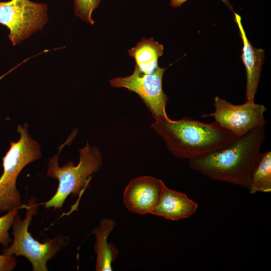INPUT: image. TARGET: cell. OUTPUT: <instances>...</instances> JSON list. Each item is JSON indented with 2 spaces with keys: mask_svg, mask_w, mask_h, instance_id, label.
<instances>
[{
  "mask_svg": "<svg viewBox=\"0 0 271 271\" xmlns=\"http://www.w3.org/2000/svg\"><path fill=\"white\" fill-rule=\"evenodd\" d=\"M166 68L158 66L151 74H145L134 67L133 73L126 77L109 80L111 86L127 89L143 100L155 120L169 118L166 110L169 98L163 91L162 81Z\"/></svg>",
  "mask_w": 271,
  "mask_h": 271,
  "instance_id": "8",
  "label": "cell"
},
{
  "mask_svg": "<svg viewBox=\"0 0 271 271\" xmlns=\"http://www.w3.org/2000/svg\"><path fill=\"white\" fill-rule=\"evenodd\" d=\"M187 0H171L170 6L174 8L180 7L183 3ZM226 5H227L231 10H232V7L230 5L228 0H221Z\"/></svg>",
  "mask_w": 271,
  "mask_h": 271,
  "instance_id": "18",
  "label": "cell"
},
{
  "mask_svg": "<svg viewBox=\"0 0 271 271\" xmlns=\"http://www.w3.org/2000/svg\"><path fill=\"white\" fill-rule=\"evenodd\" d=\"M101 1L73 0L75 15L85 22L93 25L94 21L92 18V12L99 6Z\"/></svg>",
  "mask_w": 271,
  "mask_h": 271,
  "instance_id": "15",
  "label": "cell"
},
{
  "mask_svg": "<svg viewBox=\"0 0 271 271\" xmlns=\"http://www.w3.org/2000/svg\"><path fill=\"white\" fill-rule=\"evenodd\" d=\"M166 185L160 179L144 176L131 180L123 194L126 208L141 215L152 213Z\"/></svg>",
  "mask_w": 271,
  "mask_h": 271,
  "instance_id": "9",
  "label": "cell"
},
{
  "mask_svg": "<svg viewBox=\"0 0 271 271\" xmlns=\"http://www.w3.org/2000/svg\"><path fill=\"white\" fill-rule=\"evenodd\" d=\"M115 225L113 220L104 219L92 232L96 240L94 250L96 254V271L112 270V263L116 260L119 252L114 244L107 242V238Z\"/></svg>",
  "mask_w": 271,
  "mask_h": 271,
  "instance_id": "12",
  "label": "cell"
},
{
  "mask_svg": "<svg viewBox=\"0 0 271 271\" xmlns=\"http://www.w3.org/2000/svg\"><path fill=\"white\" fill-rule=\"evenodd\" d=\"M265 133V126L256 128L225 147L189 160V167L211 179L247 189L263 154Z\"/></svg>",
  "mask_w": 271,
  "mask_h": 271,
  "instance_id": "1",
  "label": "cell"
},
{
  "mask_svg": "<svg viewBox=\"0 0 271 271\" xmlns=\"http://www.w3.org/2000/svg\"><path fill=\"white\" fill-rule=\"evenodd\" d=\"M247 189L251 194L271 191V152L263 154L251 174Z\"/></svg>",
  "mask_w": 271,
  "mask_h": 271,
  "instance_id": "14",
  "label": "cell"
},
{
  "mask_svg": "<svg viewBox=\"0 0 271 271\" xmlns=\"http://www.w3.org/2000/svg\"><path fill=\"white\" fill-rule=\"evenodd\" d=\"M235 21L238 27L243 42L241 58L246 71V100L254 101L261 73L264 52L254 48L248 40L241 23V17L234 13Z\"/></svg>",
  "mask_w": 271,
  "mask_h": 271,
  "instance_id": "11",
  "label": "cell"
},
{
  "mask_svg": "<svg viewBox=\"0 0 271 271\" xmlns=\"http://www.w3.org/2000/svg\"><path fill=\"white\" fill-rule=\"evenodd\" d=\"M215 110L202 116H211L223 128L230 132L237 138L251 130L265 126V106L254 101L235 105L218 96L214 98Z\"/></svg>",
  "mask_w": 271,
  "mask_h": 271,
  "instance_id": "7",
  "label": "cell"
},
{
  "mask_svg": "<svg viewBox=\"0 0 271 271\" xmlns=\"http://www.w3.org/2000/svg\"><path fill=\"white\" fill-rule=\"evenodd\" d=\"M163 51V45L153 38H143L127 53L134 58L136 68L145 74H151L159 66L158 59Z\"/></svg>",
  "mask_w": 271,
  "mask_h": 271,
  "instance_id": "13",
  "label": "cell"
},
{
  "mask_svg": "<svg viewBox=\"0 0 271 271\" xmlns=\"http://www.w3.org/2000/svg\"><path fill=\"white\" fill-rule=\"evenodd\" d=\"M151 127L174 156L188 160L225 147L237 139L215 121L205 123L190 117L156 119Z\"/></svg>",
  "mask_w": 271,
  "mask_h": 271,
  "instance_id": "2",
  "label": "cell"
},
{
  "mask_svg": "<svg viewBox=\"0 0 271 271\" xmlns=\"http://www.w3.org/2000/svg\"><path fill=\"white\" fill-rule=\"evenodd\" d=\"M19 140L11 142L10 147L3 158V173L0 177V211L24 208L20 192L16 187L18 176L29 164L42 155L39 143L28 132V124L18 125Z\"/></svg>",
  "mask_w": 271,
  "mask_h": 271,
  "instance_id": "5",
  "label": "cell"
},
{
  "mask_svg": "<svg viewBox=\"0 0 271 271\" xmlns=\"http://www.w3.org/2000/svg\"><path fill=\"white\" fill-rule=\"evenodd\" d=\"M39 204L32 197L24 205L26 209L25 217L22 220L18 213L13 226L14 237L10 246L2 250L4 255L15 257L22 256L31 262L33 271H47V262L54 257L58 252L65 247L69 241L68 238L62 235L52 239L46 238L41 243L36 240L29 231V227L34 215L37 213Z\"/></svg>",
  "mask_w": 271,
  "mask_h": 271,
  "instance_id": "4",
  "label": "cell"
},
{
  "mask_svg": "<svg viewBox=\"0 0 271 271\" xmlns=\"http://www.w3.org/2000/svg\"><path fill=\"white\" fill-rule=\"evenodd\" d=\"M47 9L46 4L30 0L0 2V24L10 30L13 45L43 29L48 20Z\"/></svg>",
  "mask_w": 271,
  "mask_h": 271,
  "instance_id": "6",
  "label": "cell"
},
{
  "mask_svg": "<svg viewBox=\"0 0 271 271\" xmlns=\"http://www.w3.org/2000/svg\"><path fill=\"white\" fill-rule=\"evenodd\" d=\"M19 209L18 208L11 209L5 215L0 216V244H1L4 247L8 246L9 243L12 241L8 231L13 224Z\"/></svg>",
  "mask_w": 271,
  "mask_h": 271,
  "instance_id": "16",
  "label": "cell"
},
{
  "mask_svg": "<svg viewBox=\"0 0 271 271\" xmlns=\"http://www.w3.org/2000/svg\"><path fill=\"white\" fill-rule=\"evenodd\" d=\"M197 208V203L185 194L166 186L151 214L168 220H179L191 217Z\"/></svg>",
  "mask_w": 271,
  "mask_h": 271,
  "instance_id": "10",
  "label": "cell"
},
{
  "mask_svg": "<svg viewBox=\"0 0 271 271\" xmlns=\"http://www.w3.org/2000/svg\"><path fill=\"white\" fill-rule=\"evenodd\" d=\"M18 261L13 256L0 254V271H11L15 269Z\"/></svg>",
  "mask_w": 271,
  "mask_h": 271,
  "instance_id": "17",
  "label": "cell"
},
{
  "mask_svg": "<svg viewBox=\"0 0 271 271\" xmlns=\"http://www.w3.org/2000/svg\"><path fill=\"white\" fill-rule=\"evenodd\" d=\"M77 131H73L67 140L59 147L58 153L54 155L48 164L47 176L57 179L59 182L57 191L53 197L44 203L46 208H61L67 198L79 196L88 185L94 173L102 166L100 152L95 146L88 143L79 149V162L75 165L69 162L62 167L59 165V155L67 144L71 143L76 136Z\"/></svg>",
  "mask_w": 271,
  "mask_h": 271,
  "instance_id": "3",
  "label": "cell"
},
{
  "mask_svg": "<svg viewBox=\"0 0 271 271\" xmlns=\"http://www.w3.org/2000/svg\"><path fill=\"white\" fill-rule=\"evenodd\" d=\"M11 70L10 71H9L7 73L3 75V76H0V80L1 79H2V78H3L5 75H6L8 73H9V72H10L11 71Z\"/></svg>",
  "mask_w": 271,
  "mask_h": 271,
  "instance_id": "19",
  "label": "cell"
}]
</instances>
